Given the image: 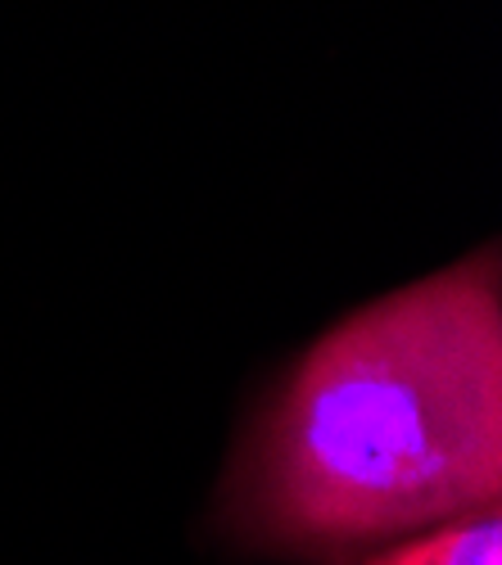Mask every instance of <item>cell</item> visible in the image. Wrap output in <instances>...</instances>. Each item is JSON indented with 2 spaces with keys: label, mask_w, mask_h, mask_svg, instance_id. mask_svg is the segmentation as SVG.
Returning a JSON list of instances; mask_svg holds the SVG:
<instances>
[{
  "label": "cell",
  "mask_w": 502,
  "mask_h": 565,
  "mask_svg": "<svg viewBox=\"0 0 502 565\" xmlns=\"http://www.w3.org/2000/svg\"><path fill=\"white\" fill-rule=\"evenodd\" d=\"M502 493L493 254L426 276L317 340L245 461L241 521L281 552L344 556Z\"/></svg>",
  "instance_id": "cell-1"
},
{
  "label": "cell",
  "mask_w": 502,
  "mask_h": 565,
  "mask_svg": "<svg viewBox=\"0 0 502 565\" xmlns=\"http://www.w3.org/2000/svg\"><path fill=\"white\" fill-rule=\"evenodd\" d=\"M362 565H502V521L498 507L452 515L426 534L403 539Z\"/></svg>",
  "instance_id": "cell-2"
}]
</instances>
